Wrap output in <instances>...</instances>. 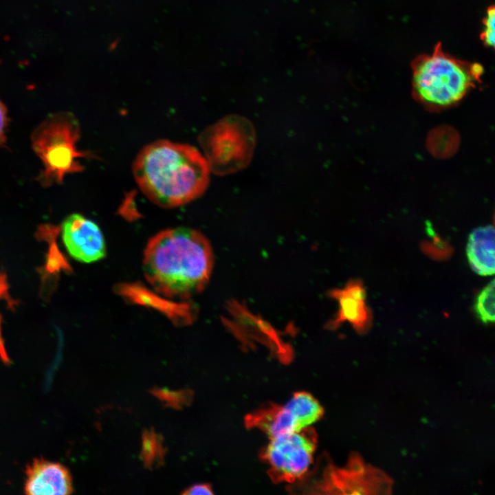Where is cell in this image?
Instances as JSON below:
<instances>
[{
    "label": "cell",
    "mask_w": 495,
    "mask_h": 495,
    "mask_svg": "<svg viewBox=\"0 0 495 495\" xmlns=\"http://www.w3.org/2000/svg\"><path fill=\"white\" fill-rule=\"evenodd\" d=\"M144 276L165 297L186 300L202 292L212 271L208 239L186 227L168 228L150 239L143 254Z\"/></svg>",
    "instance_id": "cell-1"
},
{
    "label": "cell",
    "mask_w": 495,
    "mask_h": 495,
    "mask_svg": "<svg viewBox=\"0 0 495 495\" xmlns=\"http://www.w3.org/2000/svg\"><path fill=\"white\" fill-rule=\"evenodd\" d=\"M210 170L195 147L167 140L145 146L133 164L135 182L153 203L175 208L201 196L210 182Z\"/></svg>",
    "instance_id": "cell-2"
},
{
    "label": "cell",
    "mask_w": 495,
    "mask_h": 495,
    "mask_svg": "<svg viewBox=\"0 0 495 495\" xmlns=\"http://www.w3.org/2000/svg\"><path fill=\"white\" fill-rule=\"evenodd\" d=\"M412 94L426 109L439 111L457 104L480 82L483 67L458 60L437 45L412 63Z\"/></svg>",
    "instance_id": "cell-3"
},
{
    "label": "cell",
    "mask_w": 495,
    "mask_h": 495,
    "mask_svg": "<svg viewBox=\"0 0 495 495\" xmlns=\"http://www.w3.org/2000/svg\"><path fill=\"white\" fill-rule=\"evenodd\" d=\"M80 132L77 119L69 112L48 116L34 130L33 149L44 164L38 177L43 186L60 183L66 174L82 170L78 159L89 154L77 149Z\"/></svg>",
    "instance_id": "cell-4"
},
{
    "label": "cell",
    "mask_w": 495,
    "mask_h": 495,
    "mask_svg": "<svg viewBox=\"0 0 495 495\" xmlns=\"http://www.w3.org/2000/svg\"><path fill=\"white\" fill-rule=\"evenodd\" d=\"M198 142L210 171L222 176L248 165L255 148L256 133L246 118L230 115L204 129Z\"/></svg>",
    "instance_id": "cell-5"
},
{
    "label": "cell",
    "mask_w": 495,
    "mask_h": 495,
    "mask_svg": "<svg viewBox=\"0 0 495 495\" xmlns=\"http://www.w3.org/2000/svg\"><path fill=\"white\" fill-rule=\"evenodd\" d=\"M392 482L384 472L366 466L357 454H353L346 465L338 468L328 463L319 476L304 478L289 487L303 494H388Z\"/></svg>",
    "instance_id": "cell-6"
},
{
    "label": "cell",
    "mask_w": 495,
    "mask_h": 495,
    "mask_svg": "<svg viewBox=\"0 0 495 495\" xmlns=\"http://www.w3.org/2000/svg\"><path fill=\"white\" fill-rule=\"evenodd\" d=\"M318 436L311 426L270 438L260 452L267 474L275 483L294 484L305 478L314 461Z\"/></svg>",
    "instance_id": "cell-7"
},
{
    "label": "cell",
    "mask_w": 495,
    "mask_h": 495,
    "mask_svg": "<svg viewBox=\"0 0 495 495\" xmlns=\"http://www.w3.org/2000/svg\"><path fill=\"white\" fill-rule=\"evenodd\" d=\"M227 310L230 317L223 318L224 323L244 348L253 349L256 343L263 344L281 363L292 362L294 357L292 346L281 338L271 324L236 300L228 302Z\"/></svg>",
    "instance_id": "cell-8"
},
{
    "label": "cell",
    "mask_w": 495,
    "mask_h": 495,
    "mask_svg": "<svg viewBox=\"0 0 495 495\" xmlns=\"http://www.w3.org/2000/svg\"><path fill=\"white\" fill-rule=\"evenodd\" d=\"M62 239L69 255L80 262H96L107 254L101 229L82 214H72L65 219L62 224Z\"/></svg>",
    "instance_id": "cell-9"
},
{
    "label": "cell",
    "mask_w": 495,
    "mask_h": 495,
    "mask_svg": "<svg viewBox=\"0 0 495 495\" xmlns=\"http://www.w3.org/2000/svg\"><path fill=\"white\" fill-rule=\"evenodd\" d=\"M329 296L338 302L339 309L336 316L327 322L325 329L335 330L347 322L360 334L368 331L372 314L366 303V290L361 280L352 279L343 288L329 291Z\"/></svg>",
    "instance_id": "cell-10"
},
{
    "label": "cell",
    "mask_w": 495,
    "mask_h": 495,
    "mask_svg": "<svg viewBox=\"0 0 495 495\" xmlns=\"http://www.w3.org/2000/svg\"><path fill=\"white\" fill-rule=\"evenodd\" d=\"M24 492L29 495H67L74 492L69 469L59 462L35 458L25 470Z\"/></svg>",
    "instance_id": "cell-11"
},
{
    "label": "cell",
    "mask_w": 495,
    "mask_h": 495,
    "mask_svg": "<svg viewBox=\"0 0 495 495\" xmlns=\"http://www.w3.org/2000/svg\"><path fill=\"white\" fill-rule=\"evenodd\" d=\"M245 425L248 428L260 430L269 438L303 429L287 404H269L248 413L245 417Z\"/></svg>",
    "instance_id": "cell-12"
},
{
    "label": "cell",
    "mask_w": 495,
    "mask_h": 495,
    "mask_svg": "<svg viewBox=\"0 0 495 495\" xmlns=\"http://www.w3.org/2000/svg\"><path fill=\"white\" fill-rule=\"evenodd\" d=\"M468 260L478 275L494 274V229L492 226L479 227L470 234L466 248Z\"/></svg>",
    "instance_id": "cell-13"
},
{
    "label": "cell",
    "mask_w": 495,
    "mask_h": 495,
    "mask_svg": "<svg viewBox=\"0 0 495 495\" xmlns=\"http://www.w3.org/2000/svg\"><path fill=\"white\" fill-rule=\"evenodd\" d=\"M302 428L311 426L324 414V409L318 401L309 393H295L287 402Z\"/></svg>",
    "instance_id": "cell-14"
},
{
    "label": "cell",
    "mask_w": 495,
    "mask_h": 495,
    "mask_svg": "<svg viewBox=\"0 0 495 495\" xmlns=\"http://www.w3.org/2000/svg\"><path fill=\"white\" fill-rule=\"evenodd\" d=\"M165 449L160 435L153 430H144L142 439L141 457L147 468L159 465L164 461Z\"/></svg>",
    "instance_id": "cell-15"
},
{
    "label": "cell",
    "mask_w": 495,
    "mask_h": 495,
    "mask_svg": "<svg viewBox=\"0 0 495 495\" xmlns=\"http://www.w3.org/2000/svg\"><path fill=\"white\" fill-rule=\"evenodd\" d=\"M494 279L478 294L474 309L478 318L485 324L494 321Z\"/></svg>",
    "instance_id": "cell-16"
},
{
    "label": "cell",
    "mask_w": 495,
    "mask_h": 495,
    "mask_svg": "<svg viewBox=\"0 0 495 495\" xmlns=\"http://www.w3.org/2000/svg\"><path fill=\"white\" fill-rule=\"evenodd\" d=\"M151 393L167 406L179 409L189 405L192 400V391L189 389L170 390L166 388H155Z\"/></svg>",
    "instance_id": "cell-17"
},
{
    "label": "cell",
    "mask_w": 495,
    "mask_h": 495,
    "mask_svg": "<svg viewBox=\"0 0 495 495\" xmlns=\"http://www.w3.org/2000/svg\"><path fill=\"white\" fill-rule=\"evenodd\" d=\"M495 11L493 6L487 10L484 21L481 39L488 47L494 45Z\"/></svg>",
    "instance_id": "cell-18"
},
{
    "label": "cell",
    "mask_w": 495,
    "mask_h": 495,
    "mask_svg": "<svg viewBox=\"0 0 495 495\" xmlns=\"http://www.w3.org/2000/svg\"><path fill=\"white\" fill-rule=\"evenodd\" d=\"M69 265L58 249L56 243L51 245L47 258L46 270L51 273L58 272L60 270H68Z\"/></svg>",
    "instance_id": "cell-19"
},
{
    "label": "cell",
    "mask_w": 495,
    "mask_h": 495,
    "mask_svg": "<svg viewBox=\"0 0 495 495\" xmlns=\"http://www.w3.org/2000/svg\"><path fill=\"white\" fill-rule=\"evenodd\" d=\"M212 488L209 483H199L186 489L182 494H213Z\"/></svg>",
    "instance_id": "cell-20"
},
{
    "label": "cell",
    "mask_w": 495,
    "mask_h": 495,
    "mask_svg": "<svg viewBox=\"0 0 495 495\" xmlns=\"http://www.w3.org/2000/svg\"><path fill=\"white\" fill-rule=\"evenodd\" d=\"M8 125L7 110L3 103L0 100V146L6 140V130Z\"/></svg>",
    "instance_id": "cell-21"
},
{
    "label": "cell",
    "mask_w": 495,
    "mask_h": 495,
    "mask_svg": "<svg viewBox=\"0 0 495 495\" xmlns=\"http://www.w3.org/2000/svg\"><path fill=\"white\" fill-rule=\"evenodd\" d=\"M6 282L5 281V276L0 275V298L6 294Z\"/></svg>",
    "instance_id": "cell-22"
}]
</instances>
